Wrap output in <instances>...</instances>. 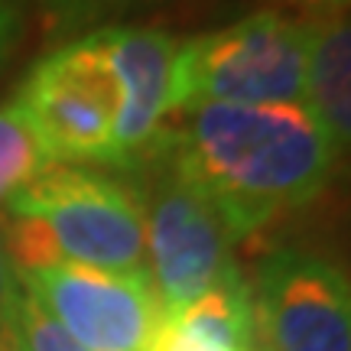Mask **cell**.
<instances>
[{"label":"cell","instance_id":"1","mask_svg":"<svg viewBox=\"0 0 351 351\" xmlns=\"http://www.w3.org/2000/svg\"><path fill=\"white\" fill-rule=\"evenodd\" d=\"M160 150L199 186L231 241L315 202L339 153L306 108L205 104L186 127H166Z\"/></svg>","mask_w":351,"mask_h":351},{"label":"cell","instance_id":"2","mask_svg":"<svg viewBox=\"0 0 351 351\" xmlns=\"http://www.w3.org/2000/svg\"><path fill=\"white\" fill-rule=\"evenodd\" d=\"M309 23L280 10H257L238 23L179 39L169 117L205 104L302 108Z\"/></svg>","mask_w":351,"mask_h":351},{"label":"cell","instance_id":"3","mask_svg":"<svg viewBox=\"0 0 351 351\" xmlns=\"http://www.w3.org/2000/svg\"><path fill=\"white\" fill-rule=\"evenodd\" d=\"M7 215L43 231L52 261L130 274L147 261V221L140 186L82 166H46L3 202Z\"/></svg>","mask_w":351,"mask_h":351},{"label":"cell","instance_id":"4","mask_svg":"<svg viewBox=\"0 0 351 351\" xmlns=\"http://www.w3.org/2000/svg\"><path fill=\"white\" fill-rule=\"evenodd\" d=\"M13 95L49 163L117 166L121 95L98 29L39 59Z\"/></svg>","mask_w":351,"mask_h":351},{"label":"cell","instance_id":"5","mask_svg":"<svg viewBox=\"0 0 351 351\" xmlns=\"http://www.w3.org/2000/svg\"><path fill=\"white\" fill-rule=\"evenodd\" d=\"M143 169V221L150 280L163 313H176L208 289L244 280L231 254V234L212 202L179 166L156 150Z\"/></svg>","mask_w":351,"mask_h":351},{"label":"cell","instance_id":"6","mask_svg":"<svg viewBox=\"0 0 351 351\" xmlns=\"http://www.w3.org/2000/svg\"><path fill=\"white\" fill-rule=\"evenodd\" d=\"M261 351H351V289L335 263L283 247L247 287Z\"/></svg>","mask_w":351,"mask_h":351},{"label":"cell","instance_id":"7","mask_svg":"<svg viewBox=\"0 0 351 351\" xmlns=\"http://www.w3.org/2000/svg\"><path fill=\"white\" fill-rule=\"evenodd\" d=\"M13 276L85 351H150L163 302L147 267L111 274L59 263Z\"/></svg>","mask_w":351,"mask_h":351},{"label":"cell","instance_id":"8","mask_svg":"<svg viewBox=\"0 0 351 351\" xmlns=\"http://www.w3.org/2000/svg\"><path fill=\"white\" fill-rule=\"evenodd\" d=\"M98 33L121 95L114 121L117 169H140L163 143L179 39L153 26H104Z\"/></svg>","mask_w":351,"mask_h":351},{"label":"cell","instance_id":"9","mask_svg":"<svg viewBox=\"0 0 351 351\" xmlns=\"http://www.w3.org/2000/svg\"><path fill=\"white\" fill-rule=\"evenodd\" d=\"M309 23L306 98L302 108L315 117L335 153L351 140V26L345 13L302 16Z\"/></svg>","mask_w":351,"mask_h":351},{"label":"cell","instance_id":"10","mask_svg":"<svg viewBox=\"0 0 351 351\" xmlns=\"http://www.w3.org/2000/svg\"><path fill=\"white\" fill-rule=\"evenodd\" d=\"M46 166L52 163L39 147L16 95H10L0 104V202H7L29 179H36Z\"/></svg>","mask_w":351,"mask_h":351},{"label":"cell","instance_id":"11","mask_svg":"<svg viewBox=\"0 0 351 351\" xmlns=\"http://www.w3.org/2000/svg\"><path fill=\"white\" fill-rule=\"evenodd\" d=\"M7 315L13 319L26 351H85L20 283H16V293L10 296Z\"/></svg>","mask_w":351,"mask_h":351},{"label":"cell","instance_id":"12","mask_svg":"<svg viewBox=\"0 0 351 351\" xmlns=\"http://www.w3.org/2000/svg\"><path fill=\"white\" fill-rule=\"evenodd\" d=\"M296 16H328V13H348V0H274Z\"/></svg>","mask_w":351,"mask_h":351},{"label":"cell","instance_id":"13","mask_svg":"<svg viewBox=\"0 0 351 351\" xmlns=\"http://www.w3.org/2000/svg\"><path fill=\"white\" fill-rule=\"evenodd\" d=\"M16 33H20V20H16V10L10 7V0H0V65L7 62L13 43H16Z\"/></svg>","mask_w":351,"mask_h":351},{"label":"cell","instance_id":"14","mask_svg":"<svg viewBox=\"0 0 351 351\" xmlns=\"http://www.w3.org/2000/svg\"><path fill=\"white\" fill-rule=\"evenodd\" d=\"M13 293H16V276H13L10 263H7V254H3V244H0V315L7 313Z\"/></svg>","mask_w":351,"mask_h":351},{"label":"cell","instance_id":"15","mask_svg":"<svg viewBox=\"0 0 351 351\" xmlns=\"http://www.w3.org/2000/svg\"><path fill=\"white\" fill-rule=\"evenodd\" d=\"M0 351H26L23 339H20V332L13 326V319L7 313L0 315Z\"/></svg>","mask_w":351,"mask_h":351},{"label":"cell","instance_id":"16","mask_svg":"<svg viewBox=\"0 0 351 351\" xmlns=\"http://www.w3.org/2000/svg\"><path fill=\"white\" fill-rule=\"evenodd\" d=\"M163 0H95L98 10H140V7H153Z\"/></svg>","mask_w":351,"mask_h":351},{"label":"cell","instance_id":"17","mask_svg":"<svg viewBox=\"0 0 351 351\" xmlns=\"http://www.w3.org/2000/svg\"><path fill=\"white\" fill-rule=\"evenodd\" d=\"M46 10H52V13H75L85 0H39Z\"/></svg>","mask_w":351,"mask_h":351}]
</instances>
